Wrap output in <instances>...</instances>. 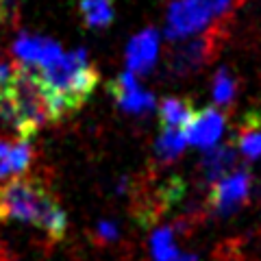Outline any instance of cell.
<instances>
[{"label": "cell", "mask_w": 261, "mask_h": 261, "mask_svg": "<svg viewBox=\"0 0 261 261\" xmlns=\"http://www.w3.org/2000/svg\"><path fill=\"white\" fill-rule=\"evenodd\" d=\"M33 76H35L39 92L46 100L50 122H61L63 118L79 111L87 102V98L94 94L98 81H100L83 48L63 53L53 65L33 72Z\"/></svg>", "instance_id": "1"}, {"label": "cell", "mask_w": 261, "mask_h": 261, "mask_svg": "<svg viewBox=\"0 0 261 261\" xmlns=\"http://www.w3.org/2000/svg\"><path fill=\"white\" fill-rule=\"evenodd\" d=\"M0 220H18L44 228L50 240H63L68 216L57 198L35 178H9L0 185Z\"/></svg>", "instance_id": "2"}, {"label": "cell", "mask_w": 261, "mask_h": 261, "mask_svg": "<svg viewBox=\"0 0 261 261\" xmlns=\"http://www.w3.org/2000/svg\"><path fill=\"white\" fill-rule=\"evenodd\" d=\"M233 0H174L168 9L166 35L168 39L192 37L220 15H226Z\"/></svg>", "instance_id": "3"}, {"label": "cell", "mask_w": 261, "mask_h": 261, "mask_svg": "<svg viewBox=\"0 0 261 261\" xmlns=\"http://www.w3.org/2000/svg\"><path fill=\"white\" fill-rule=\"evenodd\" d=\"M250 172L246 168L233 170L228 176L220 178L209 190V209L218 216H228L246 202L250 194Z\"/></svg>", "instance_id": "4"}, {"label": "cell", "mask_w": 261, "mask_h": 261, "mask_svg": "<svg viewBox=\"0 0 261 261\" xmlns=\"http://www.w3.org/2000/svg\"><path fill=\"white\" fill-rule=\"evenodd\" d=\"M222 33V29H216L211 33H205V35H198L192 42L183 44L178 50H174L170 55V70L174 74H190V72L202 68L207 61H211L218 55V35Z\"/></svg>", "instance_id": "5"}, {"label": "cell", "mask_w": 261, "mask_h": 261, "mask_svg": "<svg viewBox=\"0 0 261 261\" xmlns=\"http://www.w3.org/2000/svg\"><path fill=\"white\" fill-rule=\"evenodd\" d=\"M13 55L20 59V65H24V68H29L33 72H39L48 68V65H53L63 55V50L59 44L48 37L22 33L13 42Z\"/></svg>", "instance_id": "6"}, {"label": "cell", "mask_w": 261, "mask_h": 261, "mask_svg": "<svg viewBox=\"0 0 261 261\" xmlns=\"http://www.w3.org/2000/svg\"><path fill=\"white\" fill-rule=\"evenodd\" d=\"M224 130V116L216 107H205L194 111L192 120L183 128L187 144L198 146V148H214Z\"/></svg>", "instance_id": "7"}, {"label": "cell", "mask_w": 261, "mask_h": 261, "mask_svg": "<svg viewBox=\"0 0 261 261\" xmlns=\"http://www.w3.org/2000/svg\"><path fill=\"white\" fill-rule=\"evenodd\" d=\"M109 94L118 102V107L128 113H135V116H144V113L154 109V96L142 89L137 83V76L130 72H122L116 81H111Z\"/></svg>", "instance_id": "8"}, {"label": "cell", "mask_w": 261, "mask_h": 261, "mask_svg": "<svg viewBox=\"0 0 261 261\" xmlns=\"http://www.w3.org/2000/svg\"><path fill=\"white\" fill-rule=\"evenodd\" d=\"M159 55V35L154 29H146L130 39L126 46V72L130 74H146L157 61Z\"/></svg>", "instance_id": "9"}, {"label": "cell", "mask_w": 261, "mask_h": 261, "mask_svg": "<svg viewBox=\"0 0 261 261\" xmlns=\"http://www.w3.org/2000/svg\"><path fill=\"white\" fill-rule=\"evenodd\" d=\"M33 148L27 140H0V181L5 178H20L31 168Z\"/></svg>", "instance_id": "10"}, {"label": "cell", "mask_w": 261, "mask_h": 261, "mask_svg": "<svg viewBox=\"0 0 261 261\" xmlns=\"http://www.w3.org/2000/svg\"><path fill=\"white\" fill-rule=\"evenodd\" d=\"M200 170L209 185L218 183L220 178H224L233 170H238V154H235L233 146H214V148H209L207 154L202 157Z\"/></svg>", "instance_id": "11"}, {"label": "cell", "mask_w": 261, "mask_h": 261, "mask_svg": "<svg viewBox=\"0 0 261 261\" xmlns=\"http://www.w3.org/2000/svg\"><path fill=\"white\" fill-rule=\"evenodd\" d=\"M194 116L192 102L183 100V98H166L159 105V120L163 128H172V130H183L187 126V122Z\"/></svg>", "instance_id": "12"}, {"label": "cell", "mask_w": 261, "mask_h": 261, "mask_svg": "<svg viewBox=\"0 0 261 261\" xmlns=\"http://www.w3.org/2000/svg\"><path fill=\"white\" fill-rule=\"evenodd\" d=\"M79 13L89 29H107L116 15L113 0H81Z\"/></svg>", "instance_id": "13"}, {"label": "cell", "mask_w": 261, "mask_h": 261, "mask_svg": "<svg viewBox=\"0 0 261 261\" xmlns=\"http://www.w3.org/2000/svg\"><path fill=\"white\" fill-rule=\"evenodd\" d=\"M238 148L248 159L261 157V113H252L242 124L238 135Z\"/></svg>", "instance_id": "14"}, {"label": "cell", "mask_w": 261, "mask_h": 261, "mask_svg": "<svg viewBox=\"0 0 261 261\" xmlns=\"http://www.w3.org/2000/svg\"><path fill=\"white\" fill-rule=\"evenodd\" d=\"M185 146H187V140H185L183 130L163 128L157 144H154V157H157L159 163H172L174 159L181 157Z\"/></svg>", "instance_id": "15"}, {"label": "cell", "mask_w": 261, "mask_h": 261, "mask_svg": "<svg viewBox=\"0 0 261 261\" xmlns=\"http://www.w3.org/2000/svg\"><path fill=\"white\" fill-rule=\"evenodd\" d=\"M150 255L154 261H172L178 255L174 244V231L170 226L157 228L150 238Z\"/></svg>", "instance_id": "16"}, {"label": "cell", "mask_w": 261, "mask_h": 261, "mask_svg": "<svg viewBox=\"0 0 261 261\" xmlns=\"http://www.w3.org/2000/svg\"><path fill=\"white\" fill-rule=\"evenodd\" d=\"M235 92H238V81L233 79L231 70L220 68L214 76V102L220 107H228L235 100Z\"/></svg>", "instance_id": "17"}, {"label": "cell", "mask_w": 261, "mask_h": 261, "mask_svg": "<svg viewBox=\"0 0 261 261\" xmlns=\"http://www.w3.org/2000/svg\"><path fill=\"white\" fill-rule=\"evenodd\" d=\"M96 238L98 242H116L118 240V228L113 222L109 220H102V222H98L96 226Z\"/></svg>", "instance_id": "18"}, {"label": "cell", "mask_w": 261, "mask_h": 261, "mask_svg": "<svg viewBox=\"0 0 261 261\" xmlns=\"http://www.w3.org/2000/svg\"><path fill=\"white\" fill-rule=\"evenodd\" d=\"M172 261H198V259H196L194 255H183V252H178Z\"/></svg>", "instance_id": "19"}]
</instances>
